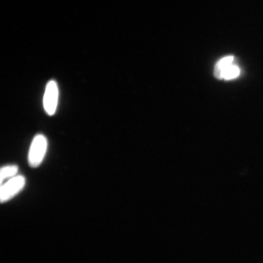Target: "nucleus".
Returning a JSON list of instances; mask_svg holds the SVG:
<instances>
[{
  "label": "nucleus",
  "mask_w": 263,
  "mask_h": 263,
  "mask_svg": "<svg viewBox=\"0 0 263 263\" xmlns=\"http://www.w3.org/2000/svg\"><path fill=\"white\" fill-rule=\"evenodd\" d=\"M48 140L44 135L37 134L34 137L29 148L28 162L33 168L41 166L47 153Z\"/></svg>",
  "instance_id": "f257e3e1"
},
{
  "label": "nucleus",
  "mask_w": 263,
  "mask_h": 263,
  "mask_svg": "<svg viewBox=\"0 0 263 263\" xmlns=\"http://www.w3.org/2000/svg\"><path fill=\"white\" fill-rule=\"evenodd\" d=\"M26 185V179L24 176L17 175L9 179L5 184L1 185L0 199L2 203H5L14 198Z\"/></svg>",
  "instance_id": "7ed1b4c3"
},
{
  "label": "nucleus",
  "mask_w": 263,
  "mask_h": 263,
  "mask_svg": "<svg viewBox=\"0 0 263 263\" xmlns=\"http://www.w3.org/2000/svg\"><path fill=\"white\" fill-rule=\"evenodd\" d=\"M18 170V166L15 165V164L3 166L1 171H0L1 184H3V181L8 179H12L13 177L17 176Z\"/></svg>",
  "instance_id": "39448f33"
},
{
  "label": "nucleus",
  "mask_w": 263,
  "mask_h": 263,
  "mask_svg": "<svg viewBox=\"0 0 263 263\" xmlns=\"http://www.w3.org/2000/svg\"><path fill=\"white\" fill-rule=\"evenodd\" d=\"M59 91L57 82L51 80L48 82L44 95V104L45 112L49 116H53L57 112L58 106Z\"/></svg>",
  "instance_id": "20e7f679"
},
{
  "label": "nucleus",
  "mask_w": 263,
  "mask_h": 263,
  "mask_svg": "<svg viewBox=\"0 0 263 263\" xmlns=\"http://www.w3.org/2000/svg\"><path fill=\"white\" fill-rule=\"evenodd\" d=\"M239 74L240 69L235 64V58L233 55L220 59L214 70V75L219 80H232L238 78Z\"/></svg>",
  "instance_id": "f03ea898"
}]
</instances>
